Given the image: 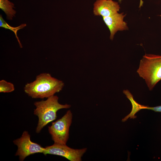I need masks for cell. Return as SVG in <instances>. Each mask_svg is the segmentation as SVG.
<instances>
[{
  "label": "cell",
  "instance_id": "1",
  "mask_svg": "<svg viewBox=\"0 0 161 161\" xmlns=\"http://www.w3.org/2000/svg\"><path fill=\"white\" fill-rule=\"evenodd\" d=\"M64 86L62 81L52 77L49 73H43L37 76L33 82L27 83L24 90L33 98H47L60 92Z\"/></svg>",
  "mask_w": 161,
  "mask_h": 161
},
{
  "label": "cell",
  "instance_id": "2",
  "mask_svg": "<svg viewBox=\"0 0 161 161\" xmlns=\"http://www.w3.org/2000/svg\"><path fill=\"white\" fill-rule=\"evenodd\" d=\"M58 96L54 95L45 100L34 102L36 108L34 110V114L38 118L36 129L37 133H39L45 126L56 119L58 110L71 107L69 104H60L58 102Z\"/></svg>",
  "mask_w": 161,
  "mask_h": 161
},
{
  "label": "cell",
  "instance_id": "3",
  "mask_svg": "<svg viewBox=\"0 0 161 161\" xmlns=\"http://www.w3.org/2000/svg\"><path fill=\"white\" fill-rule=\"evenodd\" d=\"M150 90L161 80V55L145 54L141 60L137 70Z\"/></svg>",
  "mask_w": 161,
  "mask_h": 161
},
{
  "label": "cell",
  "instance_id": "4",
  "mask_svg": "<svg viewBox=\"0 0 161 161\" xmlns=\"http://www.w3.org/2000/svg\"><path fill=\"white\" fill-rule=\"evenodd\" d=\"M72 114L68 110L61 118L52 123L48 131L54 143L66 144L69 138V128L72 123Z\"/></svg>",
  "mask_w": 161,
  "mask_h": 161
},
{
  "label": "cell",
  "instance_id": "5",
  "mask_svg": "<svg viewBox=\"0 0 161 161\" xmlns=\"http://www.w3.org/2000/svg\"><path fill=\"white\" fill-rule=\"evenodd\" d=\"M13 142L18 147L15 155L19 156L21 161H23L27 157L31 155L38 153H43L45 149V148L32 141L30 136L27 131H24L20 138Z\"/></svg>",
  "mask_w": 161,
  "mask_h": 161
},
{
  "label": "cell",
  "instance_id": "6",
  "mask_svg": "<svg viewBox=\"0 0 161 161\" xmlns=\"http://www.w3.org/2000/svg\"><path fill=\"white\" fill-rule=\"evenodd\" d=\"M87 150L86 148L74 149L66 144L54 143L52 145L46 147L43 154L45 155L49 154L61 156L70 161H81Z\"/></svg>",
  "mask_w": 161,
  "mask_h": 161
},
{
  "label": "cell",
  "instance_id": "7",
  "mask_svg": "<svg viewBox=\"0 0 161 161\" xmlns=\"http://www.w3.org/2000/svg\"><path fill=\"white\" fill-rule=\"evenodd\" d=\"M125 16L123 13L117 12L110 16L103 17V21L109 30L110 39H113L118 31L128 30L127 24L124 21Z\"/></svg>",
  "mask_w": 161,
  "mask_h": 161
},
{
  "label": "cell",
  "instance_id": "8",
  "mask_svg": "<svg viewBox=\"0 0 161 161\" xmlns=\"http://www.w3.org/2000/svg\"><path fill=\"white\" fill-rule=\"evenodd\" d=\"M120 9L117 2L112 0H97L94 4L93 12L95 16L106 17L117 13Z\"/></svg>",
  "mask_w": 161,
  "mask_h": 161
},
{
  "label": "cell",
  "instance_id": "9",
  "mask_svg": "<svg viewBox=\"0 0 161 161\" xmlns=\"http://www.w3.org/2000/svg\"><path fill=\"white\" fill-rule=\"evenodd\" d=\"M123 93L131 101L132 106V109L131 112L122 120V122H124L129 118L133 119L136 118L137 116H135V114L141 109H145L147 106L142 105L137 103L134 100L132 95L128 90H124Z\"/></svg>",
  "mask_w": 161,
  "mask_h": 161
},
{
  "label": "cell",
  "instance_id": "10",
  "mask_svg": "<svg viewBox=\"0 0 161 161\" xmlns=\"http://www.w3.org/2000/svg\"><path fill=\"white\" fill-rule=\"evenodd\" d=\"M14 6L9 0H0V8L4 12L8 20H12L15 16L16 11L14 9Z\"/></svg>",
  "mask_w": 161,
  "mask_h": 161
},
{
  "label": "cell",
  "instance_id": "11",
  "mask_svg": "<svg viewBox=\"0 0 161 161\" xmlns=\"http://www.w3.org/2000/svg\"><path fill=\"white\" fill-rule=\"evenodd\" d=\"M26 26V24H23L16 27H13L8 24L3 19L1 15L0 16V27L6 29H9L12 31L15 34L16 37L18 42L20 48H22V46L17 35V31L20 29H22Z\"/></svg>",
  "mask_w": 161,
  "mask_h": 161
},
{
  "label": "cell",
  "instance_id": "12",
  "mask_svg": "<svg viewBox=\"0 0 161 161\" xmlns=\"http://www.w3.org/2000/svg\"><path fill=\"white\" fill-rule=\"evenodd\" d=\"M15 90L14 86L13 83L2 80L0 81V92L9 93Z\"/></svg>",
  "mask_w": 161,
  "mask_h": 161
},
{
  "label": "cell",
  "instance_id": "13",
  "mask_svg": "<svg viewBox=\"0 0 161 161\" xmlns=\"http://www.w3.org/2000/svg\"><path fill=\"white\" fill-rule=\"evenodd\" d=\"M145 109H148L157 112H161V105L153 107L147 106Z\"/></svg>",
  "mask_w": 161,
  "mask_h": 161
},
{
  "label": "cell",
  "instance_id": "14",
  "mask_svg": "<svg viewBox=\"0 0 161 161\" xmlns=\"http://www.w3.org/2000/svg\"><path fill=\"white\" fill-rule=\"evenodd\" d=\"M122 0H118V1L120 3Z\"/></svg>",
  "mask_w": 161,
  "mask_h": 161
}]
</instances>
